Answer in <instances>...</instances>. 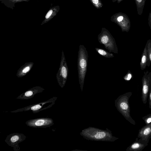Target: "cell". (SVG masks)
<instances>
[{
	"label": "cell",
	"mask_w": 151,
	"mask_h": 151,
	"mask_svg": "<svg viewBox=\"0 0 151 151\" xmlns=\"http://www.w3.org/2000/svg\"><path fill=\"white\" fill-rule=\"evenodd\" d=\"M148 24L150 27V29L151 30V11L149 13L148 18Z\"/></svg>",
	"instance_id": "cell-18"
},
{
	"label": "cell",
	"mask_w": 151,
	"mask_h": 151,
	"mask_svg": "<svg viewBox=\"0 0 151 151\" xmlns=\"http://www.w3.org/2000/svg\"><path fill=\"white\" fill-rule=\"evenodd\" d=\"M149 107L151 109V76L150 81V86L149 93Z\"/></svg>",
	"instance_id": "cell-16"
},
{
	"label": "cell",
	"mask_w": 151,
	"mask_h": 151,
	"mask_svg": "<svg viewBox=\"0 0 151 151\" xmlns=\"http://www.w3.org/2000/svg\"><path fill=\"white\" fill-rule=\"evenodd\" d=\"M146 125L149 124L151 123V114H147L142 117Z\"/></svg>",
	"instance_id": "cell-12"
},
{
	"label": "cell",
	"mask_w": 151,
	"mask_h": 151,
	"mask_svg": "<svg viewBox=\"0 0 151 151\" xmlns=\"http://www.w3.org/2000/svg\"><path fill=\"white\" fill-rule=\"evenodd\" d=\"M45 120L40 119L36 121L35 122V124L37 126H42L46 123Z\"/></svg>",
	"instance_id": "cell-15"
},
{
	"label": "cell",
	"mask_w": 151,
	"mask_h": 151,
	"mask_svg": "<svg viewBox=\"0 0 151 151\" xmlns=\"http://www.w3.org/2000/svg\"><path fill=\"white\" fill-rule=\"evenodd\" d=\"M146 43L147 44L148 57L149 61L151 62V40H148Z\"/></svg>",
	"instance_id": "cell-11"
},
{
	"label": "cell",
	"mask_w": 151,
	"mask_h": 151,
	"mask_svg": "<svg viewBox=\"0 0 151 151\" xmlns=\"http://www.w3.org/2000/svg\"><path fill=\"white\" fill-rule=\"evenodd\" d=\"M29 70V68L27 67L24 68L23 70V72L24 73H26Z\"/></svg>",
	"instance_id": "cell-23"
},
{
	"label": "cell",
	"mask_w": 151,
	"mask_h": 151,
	"mask_svg": "<svg viewBox=\"0 0 151 151\" xmlns=\"http://www.w3.org/2000/svg\"><path fill=\"white\" fill-rule=\"evenodd\" d=\"M95 49L96 51L100 55L106 58H112L114 57L112 53L108 52L106 50L100 48L96 47Z\"/></svg>",
	"instance_id": "cell-10"
},
{
	"label": "cell",
	"mask_w": 151,
	"mask_h": 151,
	"mask_svg": "<svg viewBox=\"0 0 151 151\" xmlns=\"http://www.w3.org/2000/svg\"><path fill=\"white\" fill-rule=\"evenodd\" d=\"M131 92H127L119 96L115 100V107L118 111L129 122L133 125H136L135 121L131 117L129 100L132 95Z\"/></svg>",
	"instance_id": "cell-3"
},
{
	"label": "cell",
	"mask_w": 151,
	"mask_h": 151,
	"mask_svg": "<svg viewBox=\"0 0 151 151\" xmlns=\"http://www.w3.org/2000/svg\"><path fill=\"white\" fill-rule=\"evenodd\" d=\"M151 72L146 71L144 72V75L142 79V90L141 98L144 104H146L149 94Z\"/></svg>",
	"instance_id": "cell-5"
},
{
	"label": "cell",
	"mask_w": 151,
	"mask_h": 151,
	"mask_svg": "<svg viewBox=\"0 0 151 151\" xmlns=\"http://www.w3.org/2000/svg\"><path fill=\"white\" fill-rule=\"evenodd\" d=\"M98 39L99 43L103 45L109 52L118 53V48L115 40L107 31H102L98 36Z\"/></svg>",
	"instance_id": "cell-4"
},
{
	"label": "cell",
	"mask_w": 151,
	"mask_h": 151,
	"mask_svg": "<svg viewBox=\"0 0 151 151\" xmlns=\"http://www.w3.org/2000/svg\"><path fill=\"white\" fill-rule=\"evenodd\" d=\"M137 7V11L139 15H142L146 0H134Z\"/></svg>",
	"instance_id": "cell-9"
},
{
	"label": "cell",
	"mask_w": 151,
	"mask_h": 151,
	"mask_svg": "<svg viewBox=\"0 0 151 151\" xmlns=\"http://www.w3.org/2000/svg\"><path fill=\"white\" fill-rule=\"evenodd\" d=\"M148 145V143L139 141L138 138L128 147L126 149L127 151H141Z\"/></svg>",
	"instance_id": "cell-8"
},
{
	"label": "cell",
	"mask_w": 151,
	"mask_h": 151,
	"mask_svg": "<svg viewBox=\"0 0 151 151\" xmlns=\"http://www.w3.org/2000/svg\"><path fill=\"white\" fill-rule=\"evenodd\" d=\"M125 15H121L118 17L117 18V20L119 22H121L124 19Z\"/></svg>",
	"instance_id": "cell-21"
},
{
	"label": "cell",
	"mask_w": 151,
	"mask_h": 151,
	"mask_svg": "<svg viewBox=\"0 0 151 151\" xmlns=\"http://www.w3.org/2000/svg\"><path fill=\"white\" fill-rule=\"evenodd\" d=\"M80 134L84 139L92 141L113 142L119 139L113 136L111 131L107 128L103 130L89 127L82 130Z\"/></svg>",
	"instance_id": "cell-1"
},
{
	"label": "cell",
	"mask_w": 151,
	"mask_h": 151,
	"mask_svg": "<svg viewBox=\"0 0 151 151\" xmlns=\"http://www.w3.org/2000/svg\"><path fill=\"white\" fill-rule=\"evenodd\" d=\"M32 94V92L31 91H29L26 92L25 93V95L26 96H31Z\"/></svg>",
	"instance_id": "cell-22"
},
{
	"label": "cell",
	"mask_w": 151,
	"mask_h": 151,
	"mask_svg": "<svg viewBox=\"0 0 151 151\" xmlns=\"http://www.w3.org/2000/svg\"><path fill=\"white\" fill-rule=\"evenodd\" d=\"M61 74L63 78L66 79L68 75V69L66 65L63 66L61 68Z\"/></svg>",
	"instance_id": "cell-13"
},
{
	"label": "cell",
	"mask_w": 151,
	"mask_h": 151,
	"mask_svg": "<svg viewBox=\"0 0 151 151\" xmlns=\"http://www.w3.org/2000/svg\"><path fill=\"white\" fill-rule=\"evenodd\" d=\"M41 106L39 105H37L34 106H32L31 109L33 110H37L41 108Z\"/></svg>",
	"instance_id": "cell-19"
},
{
	"label": "cell",
	"mask_w": 151,
	"mask_h": 151,
	"mask_svg": "<svg viewBox=\"0 0 151 151\" xmlns=\"http://www.w3.org/2000/svg\"><path fill=\"white\" fill-rule=\"evenodd\" d=\"M133 77V75L130 71L128 70L127 74L124 76V79L126 81H129Z\"/></svg>",
	"instance_id": "cell-14"
},
{
	"label": "cell",
	"mask_w": 151,
	"mask_h": 151,
	"mask_svg": "<svg viewBox=\"0 0 151 151\" xmlns=\"http://www.w3.org/2000/svg\"><path fill=\"white\" fill-rule=\"evenodd\" d=\"M137 138L139 141L148 144L151 138V123L139 130Z\"/></svg>",
	"instance_id": "cell-6"
},
{
	"label": "cell",
	"mask_w": 151,
	"mask_h": 151,
	"mask_svg": "<svg viewBox=\"0 0 151 151\" xmlns=\"http://www.w3.org/2000/svg\"><path fill=\"white\" fill-rule=\"evenodd\" d=\"M92 1L95 4H97L99 2L98 0H92Z\"/></svg>",
	"instance_id": "cell-24"
},
{
	"label": "cell",
	"mask_w": 151,
	"mask_h": 151,
	"mask_svg": "<svg viewBox=\"0 0 151 151\" xmlns=\"http://www.w3.org/2000/svg\"><path fill=\"white\" fill-rule=\"evenodd\" d=\"M88 57L86 48L83 45H80L78 51L77 67L79 84L81 91L83 90L87 71Z\"/></svg>",
	"instance_id": "cell-2"
},
{
	"label": "cell",
	"mask_w": 151,
	"mask_h": 151,
	"mask_svg": "<svg viewBox=\"0 0 151 151\" xmlns=\"http://www.w3.org/2000/svg\"><path fill=\"white\" fill-rule=\"evenodd\" d=\"M52 12V10H50L49 12H48L47 14L45 17L46 19L50 17L51 15Z\"/></svg>",
	"instance_id": "cell-20"
},
{
	"label": "cell",
	"mask_w": 151,
	"mask_h": 151,
	"mask_svg": "<svg viewBox=\"0 0 151 151\" xmlns=\"http://www.w3.org/2000/svg\"><path fill=\"white\" fill-rule=\"evenodd\" d=\"M119 0L120 1V0Z\"/></svg>",
	"instance_id": "cell-25"
},
{
	"label": "cell",
	"mask_w": 151,
	"mask_h": 151,
	"mask_svg": "<svg viewBox=\"0 0 151 151\" xmlns=\"http://www.w3.org/2000/svg\"><path fill=\"white\" fill-rule=\"evenodd\" d=\"M19 137L17 135H15L12 137L11 141L12 142H14L17 141L19 139Z\"/></svg>",
	"instance_id": "cell-17"
},
{
	"label": "cell",
	"mask_w": 151,
	"mask_h": 151,
	"mask_svg": "<svg viewBox=\"0 0 151 151\" xmlns=\"http://www.w3.org/2000/svg\"><path fill=\"white\" fill-rule=\"evenodd\" d=\"M151 63L148 57L147 44L146 43L141 56L140 63L141 69L143 70L146 68L147 66L149 67Z\"/></svg>",
	"instance_id": "cell-7"
}]
</instances>
